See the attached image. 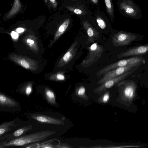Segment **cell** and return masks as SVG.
Segmentation results:
<instances>
[{"label": "cell", "instance_id": "obj_13", "mask_svg": "<svg viewBox=\"0 0 148 148\" xmlns=\"http://www.w3.org/2000/svg\"><path fill=\"white\" fill-rule=\"evenodd\" d=\"M18 103L15 100L1 93L0 106L1 109H14L18 106Z\"/></svg>", "mask_w": 148, "mask_h": 148}, {"label": "cell", "instance_id": "obj_1", "mask_svg": "<svg viewBox=\"0 0 148 148\" xmlns=\"http://www.w3.org/2000/svg\"><path fill=\"white\" fill-rule=\"evenodd\" d=\"M55 133L56 132L54 131H44L24 135L9 140L1 141L0 148H5L12 146H23L28 144L42 141Z\"/></svg>", "mask_w": 148, "mask_h": 148}, {"label": "cell", "instance_id": "obj_8", "mask_svg": "<svg viewBox=\"0 0 148 148\" xmlns=\"http://www.w3.org/2000/svg\"><path fill=\"white\" fill-rule=\"evenodd\" d=\"M135 70L132 69L119 76L106 81L101 84V85L96 88L94 90L95 92L98 94L101 93L106 90L111 88L130 75Z\"/></svg>", "mask_w": 148, "mask_h": 148}, {"label": "cell", "instance_id": "obj_24", "mask_svg": "<svg viewBox=\"0 0 148 148\" xmlns=\"http://www.w3.org/2000/svg\"><path fill=\"white\" fill-rule=\"evenodd\" d=\"M110 99V95L108 92L106 93L103 96L102 98V101L104 103L107 102Z\"/></svg>", "mask_w": 148, "mask_h": 148}, {"label": "cell", "instance_id": "obj_2", "mask_svg": "<svg viewBox=\"0 0 148 148\" xmlns=\"http://www.w3.org/2000/svg\"><path fill=\"white\" fill-rule=\"evenodd\" d=\"M145 63V61L143 58L134 56L120 60L107 65L99 71L97 72L96 75L99 76L103 75L108 71L120 67L134 64L141 65Z\"/></svg>", "mask_w": 148, "mask_h": 148}, {"label": "cell", "instance_id": "obj_20", "mask_svg": "<svg viewBox=\"0 0 148 148\" xmlns=\"http://www.w3.org/2000/svg\"><path fill=\"white\" fill-rule=\"evenodd\" d=\"M96 21L98 25L101 29H104L106 28V23L101 18L98 17L96 19Z\"/></svg>", "mask_w": 148, "mask_h": 148}, {"label": "cell", "instance_id": "obj_11", "mask_svg": "<svg viewBox=\"0 0 148 148\" xmlns=\"http://www.w3.org/2000/svg\"><path fill=\"white\" fill-rule=\"evenodd\" d=\"M33 119L39 122L51 124L60 125L63 123L61 120L46 115L35 114L31 116Z\"/></svg>", "mask_w": 148, "mask_h": 148}, {"label": "cell", "instance_id": "obj_26", "mask_svg": "<svg viewBox=\"0 0 148 148\" xmlns=\"http://www.w3.org/2000/svg\"><path fill=\"white\" fill-rule=\"evenodd\" d=\"M57 79L60 81L64 80L65 79L64 75L62 74L59 73L56 75V76Z\"/></svg>", "mask_w": 148, "mask_h": 148}, {"label": "cell", "instance_id": "obj_30", "mask_svg": "<svg viewBox=\"0 0 148 148\" xmlns=\"http://www.w3.org/2000/svg\"><path fill=\"white\" fill-rule=\"evenodd\" d=\"M26 41L27 42L31 44H33L34 43V41L33 40H32L30 38L27 39Z\"/></svg>", "mask_w": 148, "mask_h": 148}, {"label": "cell", "instance_id": "obj_33", "mask_svg": "<svg viewBox=\"0 0 148 148\" xmlns=\"http://www.w3.org/2000/svg\"><path fill=\"white\" fill-rule=\"evenodd\" d=\"M71 0L76 1V0Z\"/></svg>", "mask_w": 148, "mask_h": 148}, {"label": "cell", "instance_id": "obj_21", "mask_svg": "<svg viewBox=\"0 0 148 148\" xmlns=\"http://www.w3.org/2000/svg\"><path fill=\"white\" fill-rule=\"evenodd\" d=\"M67 7L68 10L76 14L81 15L83 13V11L80 9L70 6Z\"/></svg>", "mask_w": 148, "mask_h": 148}, {"label": "cell", "instance_id": "obj_15", "mask_svg": "<svg viewBox=\"0 0 148 148\" xmlns=\"http://www.w3.org/2000/svg\"><path fill=\"white\" fill-rule=\"evenodd\" d=\"M16 125L14 120L2 123L0 125V136L11 130L12 127H14Z\"/></svg>", "mask_w": 148, "mask_h": 148}, {"label": "cell", "instance_id": "obj_23", "mask_svg": "<svg viewBox=\"0 0 148 148\" xmlns=\"http://www.w3.org/2000/svg\"><path fill=\"white\" fill-rule=\"evenodd\" d=\"M85 88L83 86H81L77 89V92L78 95L82 96L85 95Z\"/></svg>", "mask_w": 148, "mask_h": 148}, {"label": "cell", "instance_id": "obj_5", "mask_svg": "<svg viewBox=\"0 0 148 148\" xmlns=\"http://www.w3.org/2000/svg\"><path fill=\"white\" fill-rule=\"evenodd\" d=\"M137 38L138 35L135 33L120 31L112 36V44L115 47L127 45Z\"/></svg>", "mask_w": 148, "mask_h": 148}, {"label": "cell", "instance_id": "obj_7", "mask_svg": "<svg viewBox=\"0 0 148 148\" xmlns=\"http://www.w3.org/2000/svg\"><path fill=\"white\" fill-rule=\"evenodd\" d=\"M140 64H131L126 66L118 67L109 71L103 75V76L97 83V84H101L106 81L117 77L129 71L134 68Z\"/></svg>", "mask_w": 148, "mask_h": 148}, {"label": "cell", "instance_id": "obj_22", "mask_svg": "<svg viewBox=\"0 0 148 148\" xmlns=\"http://www.w3.org/2000/svg\"><path fill=\"white\" fill-rule=\"evenodd\" d=\"M19 63L23 67L28 69L30 68V65L27 61L25 59H22L19 61Z\"/></svg>", "mask_w": 148, "mask_h": 148}, {"label": "cell", "instance_id": "obj_19", "mask_svg": "<svg viewBox=\"0 0 148 148\" xmlns=\"http://www.w3.org/2000/svg\"><path fill=\"white\" fill-rule=\"evenodd\" d=\"M107 10L109 14L112 17L113 16V9L111 0H104Z\"/></svg>", "mask_w": 148, "mask_h": 148}, {"label": "cell", "instance_id": "obj_16", "mask_svg": "<svg viewBox=\"0 0 148 148\" xmlns=\"http://www.w3.org/2000/svg\"><path fill=\"white\" fill-rule=\"evenodd\" d=\"M21 7V5L20 0H14L12 8L6 16V18H10L16 14L20 10Z\"/></svg>", "mask_w": 148, "mask_h": 148}, {"label": "cell", "instance_id": "obj_25", "mask_svg": "<svg viewBox=\"0 0 148 148\" xmlns=\"http://www.w3.org/2000/svg\"><path fill=\"white\" fill-rule=\"evenodd\" d=\"M32 90L31 87L30 86H28L25 89L24 91L25 94L27 95H29L32 92Z\"/></svg>", "mask_w": 148, "mask_h": 148}, {"label": "cell", "instance_id": "obj_29", "mask_svg": "<svg viewBox=\"0 0 148 148\" xmlns=\"http://www.w3.org/2000/svg\"><path fill=\"white\" fill-rule=\"evenodd\" d=\"M24 29L23 28H18L16 29V32L18 33H20L24 32Z\"/></svg>", "mask_w": 148, "mask_h": 148}, {"label": "cell", "instance_id": "obj_14", "mask_svg": "<svg viewBox=\"0 0 148 148\" xmlns=\"http://www.w3.org/2000/svg\"><path fill=\"white\" fill-rule=\"evenodd\" d=\"M83 24L88 35V41L89 42H94L95 40L99 36L98 32L87 21H83Z\"/></svg>", "mask_w": 148, "mask_h": 148}, {"label": "cell", "instance_id": "obj_27", "mask_svg": "<svg viewBox=\"0 0 148 148\" xmlns=\"http://www.w3.org/2000/svg\"><path fill=\"white\" fill-rule=\"evenodd\" d=\"M11 35L12 37L14 39L17 38L18 36V33L15 31H13L11 33Z\"/></svg>", "mask_w": 148, "mask_h": 148}, {"label": "cell", "instance_id": "obj_12", "mask_svg": "<svg viewBox=\"0 0 148 148\" xmlns=\"http://www.w3.org/2000/svg\"><path fill=\"white\" fill-rule=\"evenodd\" d=\"M32 126L30 125L21 127L16 130L14 132L10 134L3 135L0 136V141L7 138L5 140H9L23 136L28 131L32 130Z\"/></svg>", "mask_w": 148, "mask_h": 148}, {"label": "cell", "instance_id": "obj_3", "mask_svg": "<svg viewBox=\"0 0 148 148\" xmlns=\"http://www.w3.org/2000/svg\"><path fill=\"white\" fill-rule=\"evenodd\" d=\"M119 7L123 13L129 17L137 19L141 17L140 9L132 0H122Z\"/></svg>", "mask_w": 148, "mask_h": 148}, {"label": "cell", "instance_id": "obj_9", "mask_svg": "<svg viewBox=\"0 0 148 148\" xmlns=\"http://www.w3.org/2000/svg\"><path fill=\"white\" fill-rule=\"evenodd\" d=\"M148 52V44L139 46L128 49L126 51L120 53L117 58H121L128 57L144 54Z\"/></svg>", "mask_w": 148, "mask_h": 148}, {"label": "cell", "instance_id": "obj_18", "mask_svg": "<svg viewBox=\"0 0 148 148\" xmlns=\"http://www.w3.org/2000/svg\"><path fill=\"white\" fill-rule=\"evenodd\" d=\"M44 94L47 101L49 103L52 105L56 104L55 95L52 90L48 88H46Z\"/></svg>", "mask_w": 148, "mask_h": 148}, {"label": "cell", "instance_id": "obj_31", "mask_svg": "<svg viewBox=\"0 0 148 148\" xmlns=\"http://www.w3.org/2000/svg\"><path fill=\"white\" fill-rule=\"evenodd\" d=\"M94 3L96 4L98 3V0H91Z\"/></svg>", "mask_w": 148, "mask_h": 148}, {"label": "cell", "instance_id": "obj_4", "mask_svg": "<svg viewBox=\"0 0 148 148\" xmlns=\"http://www.w3.org/2000/svg\"><path fill=\"white\" fill-rule=\"evenodd\" d=\"M117 86L121 88L123 99L128 102L132 101L134 98L137 88L135 82L131 80L121 81L117 83Z\"/></svg>", "mask_w": 148, "mask_h": 148}, {"label": "cell", "instance_id": "obj_32", "mask_svg": "<svg viewBox=\"0 0 148 148\" xmlns=\"http://www.w3.org/2000/svg\"><path fill=\"white\" fill-rule=\"evenodd\" d=\"M45 2L46 3H47V0H44Z\"/></svg>", "mask_w": 148, "mask_h": 148}, {"label": "cell", "instance_id": "obj_10", "mask_svg": "<svg viewBox=\"0 0 148 148\" xmlns=\"http://www.w3.org/2000/svg\"><path fill=\"white\" fill-rule=\"evenodd\" d=\"M77 41L73 43L60 60L59 64V67L65 65L74 58L77 52Z\"/></svg>", "mask_w": 148, "mask_h": 148}, {"label": "cell", "instance_id": "obj_17", "mask_svg": "<svg viewBox=\"0 0 148 148\" xmlns=\"http://www.w3.org/2000/svg\"><path fill=\"white\" fill-rule=\"evenodd\" d=\"M70 22V19L68 18L65 20L59 26L55 36V40L58 39L64 33L68 27Z\"/></svg>", "mask_w": 148, "mask_h": 148}, {"label": "cell", "instance_id": "obj_28", "mask_svg": "<svg viewBox=\"0 0 148 148\" xmlns=\"http://www.w3.org/2000/svg\"><path fill=\"white\" fill-rule=\"evenodd\" d=\"M53 6L56 8L57 6V3L56 0H49Z\"/></svg>", "mask_w": 148, "mask_h": 148}, {"label": "cell", "instance_id": "obj_6", "mask_svg": "<svg viewBox=\"0 0 148 148\" xmlns=\"http://www.w3.org/2000/svg\"><path fill=\"white\" fill-rule=\"evenodd\" d=\"M88 48V53L81 63V65L86 67L96 62L101 57L104 51L103 47L97 42L93 43Z\"/></svg>", "mask_w": 148, "mask_h": 148}]
</instances>
